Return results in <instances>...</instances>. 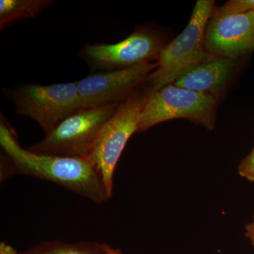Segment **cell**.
Here are the masks:
<instances>
[{
	"mask_svg": "<svg viewBox=\"0 0 254 254\" xmlns=\"http://www.w3.org/2000/svg\"><path fill=\"white\" fill-rule=\"evenodd\" d=\"M1 180L11 175H28L53 182L96 203L110 200L101 175L87 158L39 154L19 144L16 132L1 116L0 123Z\"/></svg>",
	"mask_w": 254,
	"mask_h": 254,
	"instance_id": "cell-1",
	"label": "cell"
},
{
	"mask_svg": "<svg viewBox=\"0 0 254 254\" xmlns=\"http://www.w3.org/2000/svg\"><path fill=\"white\" fill-rule=\"evenodd\" d=\"M213 5L211 0H198L186 28L159 53L156 69L148 79L152 92L170 85L214 57L205 48V32L213 15Z\"/></svg>",
	"mask_w": 254,
	"mask_h": 254,
	"instance_id": "cell-2",
	"label": "cell"
},
{
	"mask_svg": "<svg viewBox=\"0 0 254 254\" xmlns=\"http://www.w3.org/2000/svg\"><path fill=\"white\" fill-rule=\"evenodd\" d=\"M4 93L16 113L36 122L46 135L84 108L76 82L47 86L28 83L4 89Z\"/></svg>",
	"mask_w": 254,
	"mask_h": 254,
	"instance_id": "cell-3",
	"label": "cell"
},
{
	"mask_svg": "<svg viewBox=\"0 0 254 254\" xmlns=\"http://www.w3.org/2000/svg\"><path fill=\"white\" fill-rule=\"evenodd\" d=\"M118 105L83 108L64 120L41 141L28 149L39 154L55 156L89 157L100 132Z\"/></svg>",
	"mask_w": 254,
	"mask_h": 254,
	"instance_id": "cell-4",
	"label": "cell"
},
{
	"mask_svg": "<svg viewBox=\"0 0 254 254\" xmlns=\"http://www.w3.org/2000/svg\"><path fill=\"white\" fill-rule=\"evenodd\" d=\"M149 94L136 91L119 104L100 132L91 155L110 198L113 195L115 168L128 139L137 132L138 121Z\"/></svg>",
	"mask_w": 254,
	"mask_h": 254,
	"instance_id": "cell-5",
	"label": "cell"
},
{
	"mask_svg": "<svg viewBox=\"0 0 254 254\" xmlns=\"http://www.w3.org/2000/svg\"><path fill=\"white\" fill-rule=\"evenodd\" d=\"M215 108V100L212 95L168 85L150 93L142 110L137 132L178 118L187 119L211 129Z\"/></svg>",
	"mask_w": 254,
	"mask_h": 254,
	"instance_id": "cell-6",
	"label": "cell"
},
{
	"mask_svg": "<svg viewBox=\"0 0 254 254\" xmlns=\"http://www.w3.org/2000/svg\"><path fill=\"white\" fill-rule=\"evenodd\" d=\"M157 64H139L120 69L93 73L76 81L84 108L120 104L134 93L135 88L148 81Z\"/></svg>",
	"mask_w": 254,
	"mask_h": 254,
	"instance_id": "cell-7",
	"label": "cell"
},
{
	"mask_svg": "<svg viewBox=\"0 0 254 254\" xmlns=\"http://www.w3.org/2000/svg\"><path fill=\"white\" fill-rule=\"evenodd\" d=\"M163 49L153 33L138 31L115 44L86 45L82 48L83 59L103 71L130 67L150 62Z\"/></svg>",
	"mask_w": 254,
	"mask_h": 254,
	"instance_id": "cell-8",
	"label": "cell"
},
{
	"mask_svg": "<svg viewBox=\"0 0 254 254\" xmlns=\"http://www.w3.org/2000/svg\"><path fill=\"white\" fill-rule=\"evenodd\" d=\"M205 48L215 57L235 59L254 50V11L237 15L213 14L205 32Z\"/></svg>",
	"mask_w": 254,
	"mask_h": 254,
	"instance_id": "cell-9",
	"label": "cell"
},
{
	"mask_svg": "<svg viewBox=\"0 0 254 254\" xmlns=\"http://www.w3.org/2000/svg\"><path fill=\"white\" fill-rule=\"evenodd\" d=\"M233 67V60L214 56L187 71L174 85L200 93L218 91L230 77Z\"/></svg>",
	"mask_w": 254,
	"mask_h": 254,
	"instance_id": "cell-10",
	"label": "cell"
},
{
	"mask_svg": "<svg viewBox=\"0 0 254 254\" xmlns=\"http://www.w3.org/2000/svg\"><path fill=\"white\" fill-rule=\"evenodd\" d=\"M53 2V0H1V31L18 20L36 17L45 8Z\"/></svg>",
	"mask_w": 254,
	"mask_h": 254,
	"instance_id": "cell-11",
	"label": "cell"
},
{
	"mask_svg": "<svg viewBox=\"0 0 254 254\" xmlns=\"http://www.w3.org/2000/svg\"><path fill=\"white\" fill-rule=\"evenodd\" d=\"M23 254H105L103 245L93 243L66 244L45 242Z\"/></svg>",
	"mask_w": 254,
	"mask_h": 254,
	"instance_id": "cell-12",
	"label": "cell"
},
{
	"mask_svg": "<svg viewBox=\"0 0 254 254\" xmlns=\"http://www.w3.org/2000/svg\"><path fill=\"white\" fill-rule=\"evenodd\" d=\"M252 11H254V0H230L217 9L214 14L227 16L245 14Z\"/></svg>",
	"mask_w": 254,
	"mask_h": 254,
	"instance_id": "cell-13",
	"label": "cell"
},
{
	"mask_svg": "<svg viewBox=\"0 0 254 254\" xmlns=\"http://www.w3.org/2000/svg\"><path fill=\"white\" fill-rule=\"evenodd\" d=\"M241 177L254 182V147L250 154L242 160L238 168Z\"/></svg>",
	"mask_w": 254,
	"mask_h": 254,
	"instance_id": "cell-14",
	"label": "cell"
},
{
	"mask_svg": "<svg viewBox=\"0 0 254 254\" xmlns=\"http://www.w3.org/2000/svg\"><path fill=\"white\" fill-rule=\"evenodd\" d=\"M245 236L250 240L254 247V215L253 221L245 225Z\"/></svg>",
	"mask_w": 254,
	"mask_h": 254,
	"instance_id": "cell-15",
	"label": "cell"
},
{
	"mask_svg": "<svg viewBox=\"0 0 254 254\" xmlns=\"http://www.w3.org/2000/svg\"><path fill=\"white\" fill-rule=\"evenodd\" d=\"M17 252L11 246L6 242H1L0 243V254H16Z\"/></svg>",
	"mask_w": 254,
	"mask_h": 254,
	"instance_id": "cell-16",
	"label": "cell"
},
{
	"mask_svg": "<svg viewBox=\"0 0 254 254\" xmlns=\"http://www.w3.org/2000/svg\"><path fill=\"white\" fill-rule=\"evenodd\" d=\"M103 248L105 254H124L120 250L112 248L107 244H103Z\"/></svg>",
	"mask_w": 254,
	"mask_h": 254,
	"instance_id": "cell-17",
	"label": "cell"
}]
</instances>
